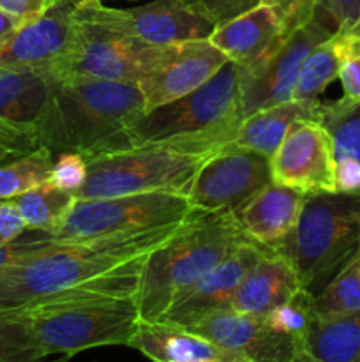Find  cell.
Masks as SVG:
<instances>
[{
  "label": "cell",
  "instance_id": "7c38bea8",
  "mask_svg": "<svg viewBox=\"0 0 360 362\" xmlns=\"http://www.w3.org/2000/svg\"><path fill=\"white\" fill-rule=\"evenodd\" d=\"M270 182V159L228 144L201 165L187 200L196 211L235 212Z\"/></svg>",
  "mask_w": 360,
  "mask_h": 362
},
{
  "label": "cell",
  "instance_id": "d6986e66",
  "mask_svg": "<svg viewBox=\"0 0 360 362\" xmlns=\"http://www.w3.org/2000/svg\"><path fill=\"white\" fill-rule=\"evenodd\" d=\"M306 193L272 180L235 211L242 232L267 250H277L299 221Z\"/></svg>",
  "mask_w": 360,
  "mask_h": 362
},
{
  "label": "cell",
  "instance_id": "3957f363",
  "mask_svg": "<svg viewBox=\"0 0 360 362\" xmlns=\"http://www.w3.org/2000/svg\"><path fill=\"white\" fill-rule=\"evenodd\" d=\"M249 237L233 211H196L147 258L134 296L140 320L157 322L169 306Z\"/></svg>",
  "mask_w": 360,
  "mask_h": 362
},
{
  "label": "cell",
  "instance_id": "e0dca14e",
  "mask_svg": "<svg viewBox=\"0 0 360 362\" xmlns=\"http://www.w3.org/2000/svg\"><path fill=\"white\" fill-rule=\"evenodd\" d=\"M267 251V247L254 240H244L226 260H222L217 267L212 269L191 288H187L166 310L161 320L187 329L207 315L229 310V303L236 288L242 285L251 269L260 262V258Z\"/></svg>",
  "mask_w": 360,
  "mask_h": 362
},
{
  "label": "cell",
  "instance_id": "8fae6325",
  "mask_svg": "<svg viewBox=\"0 0 360 362\" xmlns=\"http://www.w3.org/2000/svg\"><path fill=\"white\" fill-rule=\"evenodd\" d=\"M78 20V18H76ZM164 45H147L78 20V34L67 55L49 73L60 80H106L138 83Z\"/></svg>",
  "mask_w": 360,
  "mask_h": 362
},
{
  "label": "cell",
  "instance_id": "603a6c76",
  "mask_svg": "<svg viewBox=\"0 0 360 362\" xmlns=\"http://www.w3.org/2000/svg\"><path fill=\"white\" fill-rule=\"evenodd\" d=\"M320 103V99H314V101L292 99V101L251 113L239 124L229 145L258 152L270 159L293 122L296 120H316L318 122Z\"/></svg>",
  "mask_w": 360,
  "mask_h": 362
},
{
  "label": "cell",
  "instance_id": "ab89813d",
  "mask_svg": "<svg viewBox=\"0 0 360 362\" xmlns=\"http://www.w3.org/2000/svg\"><path fill=\"white\" fill-rule=\"evenodd\" d=\"M20 23H18L14 18H11L9 14H6L4 11H0V49L6 46V42L13 37L14 32L18 30Z\"/></svg>",
  "mask_w": 360,
  "mask_h": 362
},
{
  "label": "cell",
  "instance_id": "4dcf8cb0",
  "mask_svg": "<svg viewBox=\"0 0 360 362\" xmlns=\"http://www.w3.org/2000/svg\"><path fill=\"white\" fill-rule=\"evenodd\" d=\"M346 34V60L339 71L342 87V98L360 103V27L344 32Z\"/></svg>",
  "mask_w": 360,
  "mask_h": 362
},
{
  "label": "cell",
  "instance_id": "ba28073f",
  "mask_svg": "<svg viewBox=\"0 0 360 362\" xmlns=\"http://www.w3.org/2000/svg\"><path fill=\"white\" fill-rule=\"evenodd\" d=\"M187 197L176 193H141L74 202L53 243H85L116 235L150 232L180 225L193 214Z\"/></svg>",
  "mask_w": 360,
  "mask_h": 362
},
{
  "label": "cell",
  "instance_id": "8d00e7d4",
  "mask_svg": "<svg viewBox=\"0 0 360 362\" xmlns=\"http://www.w3.org/2000/svg\"><path fill=\"white\" fill-rule=\"evenodd\" d=\"M55 2L56 0H0V11L23 25L44 14Z\"/></svg>",
  "mask_w": 360,
  "mask_h": 362
},
{
  "label": "cell",
  "instance_id": "6da1fadb",
  "mask_svg": "<svg viewBox=\"0 0 360 362\" xmlns=\"http://www.w3.org/2000/svg\"><path fill=\"white\" fill-rule=\"evenodd\" d=\"M180 225L85 243L48 239L0 274V310H27L74 297H134L147 258Z\"/></svg>",
  "mask_w": 360,
  "mask_h": 362
},
{
  "label": "cell",
  "instance_id": "7bdbcfd3",
  "mask_svg": "<svg viewBox=\"0 0 360 362\" xmlns=\"http://www.w3.org/2000/svg\"><path fill=\"white\" fill-rule=\"evenodd\" d=\"M320 2H321V0H318V6H320Z\"/></svg>",
  "mask_w": 360,
  "mask_h": 362
},
{
  "label": "cell",
  "instance_id": "836d02e7",
  "mask_svg": "<svg viewBox=\"0 0 360 362\" xmlns=\"http://www.w3.org/2000/svg\"><path fill=\"white\" fill-rule=\"evenodd\" d=\"M260 4L277 11L289 32L313 20L318 11V0H260Z\"/></svg>",
  "mask_w": 360,
  "mask_h": 362
},
{
  "label": "cell",
  "instance_id": "484cf974",
  "mask_svg": "<svg viewBox=\"0 0 360 362\" xmlns=\"http://www.w3.org/2000/svg\"><path fill=\"white\" fill-rule=\"evenodd\" d=\"M23 218L28 232H41L52 235L73 209L76 197L71 191L60 189L53 182L28 189L27 193L11 200Z\"/></svg>",
  "mask_w": 360,
  "mask_h": 362
},
{
  "label": "cell",
  "instance_id": "52a82bcc",
  "mask_svg": "<svg viewBox=\"0 0 360 362\" xmlns=\"http://www.w3.org/2000/svg\"><path fill=\"white\" fill-rule=\"evenodd\" d=\"M240 66L228 62L201 87L145 112L129 127L133 147L172 140L232 141L242 122L239 113Z\"/></svg>",
  "mask_w": 360,
  "mask_h": 362
},
{
  "label": "cell",
  "instance_id": "ee69618b",
  "mask_svg": "<svg viewBox=\"0 0 360 362\" xmlns=\"http://www.w3.org/2000/svg\"><path fill=\"white\" fill-rule=\"evenodd\" d=\"M359 27H360V21H359ZM359 27H356V28H359Z\"/></svg>",
  "mask_w": 360,
  "mask_h": 362
},
{
  "label": "cell",
  "instance_id": "44dd1931",
  "mask_svg": "<svg viewBox=\"0 0 360 362\" xmlns=\"http://www.w3.org/2000/svg\"><path fill=\"white\" fill-rule=\"evenodd\" d=\"M300 286L295 269L286 257L268 250L236 288L229 310L242 315L265 317L295 296Z\"/></svg>",
  "mask_w": 360,
  "mask_h": 362
},
{
  "label": "cell",
  "instance_id": "cb8c5ba5",
  "mask_svg": "<svg viewBox=\"0 0 360 362\" xmlns=\"http://www.w3.org/2000/svg\"><path fill=\"white\" fill-rule=\"evenodd\" d=\"M302 352L316 362H360V313L314 317Z\"/></svg>",
  "mask_w": 360,
  "mask_h": 362
},
{
  "label": "cell",
  "instance_id": "bcb514c9",
  "mask_svg": "<svg viewBox=\"0 0 360 362\" xmlns=\"http://www.w3.org/2000/svg\"><path fill=\"white\" fill-rule=\"evenodd\" d=\"M131 2H133V0H131Z\"/></svg>",
  "mask_w": 360,
  "mask_h": 362
},
{
  "label": "cell",
  "instance_id": "2e32d148",
  "mask_svg": "<svg viewBox=\"0 0 360 362\" xmlns=\"http://www.w3.org/2000/svg\"><path fill=\"white\" fill-rule=\"evenodd\" d=\"M187 331L251 362H293L302 352L295 338L272 329L263 317L233 310L207 315Z\"/></svg>",
  "mask_w": 360,
  "mask_h": 362
},
{
  "label": "cell",
  "instance_id": "30bf717a",
  "mask_svg": "<svg viewBox=\"0 0 360 362\" xmlns=\"http://www.w3.org/2000/svg\"><path fill=\"white\" fill-rule=\"evenodd\" d=\"M76 18L147 45H175L207 39L215 28L187 0H152L127 9L108 7L102 0H80Z\"/></svg>",
  "mask_w": 360,
  "mask_h": 362
},
{
  "label": "cell",
  "instance_id": "4fadbf2b",
  "mask_svg": "<svg viewBox=\"0 0 360 362\" xmlns=\"http://www.w3.org/2000/svg\"><path fill=\"white\" fill-rule=\"evenodd\" d=\"M272 180L302 193H337L328 131L316 120H296L270 156Z\"/></svg>",
  "mask_w": 360,
  "mask_h": 362
},
{
  "label": "cell",
  "instance_id": "d590c367",
  "mask_svg": "<svg viewBox=\"0 0 360 362\" xmlns=\"http://www.w3.org/2000/svg\"><path fill=\"white\" fill-rule=\"evenodd\" d=\"M318 7L332 18L337 32H348L359 27L360 0H321Z\"/></svg>",
  "mask_w": 360,
  "mask_h": 362
},
{
  "label": "cell",
  "instance_id": "ac0fdd59",
  "mask_svg": "<svg viewBox=\"0 0 360 362\" xmlns=\"http://www.w3.org/2000/svg\"><path fill=\"white\" fill-rule=\"evenodd\" d=\"M289 34L292 32L286 28L277 11L258 4L247 13L215 27L208 41L232 62L246 67L263 59Z\"/></svg>",
  "mask_w": 360,
  "mask_h": 362
},
{
  "label": "cell",
  "instance_id": "d4e9b609",
  "mask_svg": "<svg viewBox=\"0 0 360 362\" xmlns=\"http://www.w3.org/2000/svg\"><path fill=\"white\" fill-rule=\"evenodd\" d=\"M346 34L335 32L332 37L318 45L300 66L299 78L293 88L295 101H314L325 88L339 78L346 60Z\"/></svg>",
  "mask_w": 360,
  "mask_h": 362
},
{
  "label": "cell",
  "instance_id": "f546056e",
  "mask_svg": "<svg viewBox=\"0 0 360 362\" xmlns=\"http://www.w3.org/2000/svg\"><path fill=\"white\" fill-rule=\"evenodd\" d=\"M313 317L314 297L307 290L300 288L288 303L275 308L274 311L265 315L263 318L272 329L295 338L300 343V349H302V339L306 338Z\"/></svg>",
  "mask_w": 360,
  "mask_h": 362
},
{
  "label": "cell",
  "instance_id": "f1b7e54d",
  "mask_svg": "<svg viewBox=\"0 0 360 362\" xmlns=\"http://www.w3.org/2000/svg\"><path fill=\"white\" fill-rule=\"evenodd\" d=\"M0 359L4 362L42 361L23 310H0Z\"/></svg>",
  "mask_w": 360,
  "mask_h": 362
},
{
  "label": "cell",
  "instance_id": "7a4b0ae2",
  "mask_svg": "<svg viewBox=\"0 0 360 362\" xmlns=\"http://www.w3.org/2000/svg\"><path fill=\"white\" fill-rule=\"evenodd\" d=\"M147 112L136 83L52 80L37 140L53 156L80 154L85 161L133 148L129 127Z\"/></svg>",
  "mask_w": 360,
  "mask_h": 362
},
{
  "label": "cell",
  "instance_id": "8992f818",
  "mask_svg": "<svg viewBox=\"0 0 360 362\" xmlns=\"http://www.w3.org/2000/svg\"><path fill=\"white\" fill-rule=\"evenodd\" d=\"M28 329L42 359L129 343L140 313L134 297H74L27 308Z\"/></svg>",
  "mask_w": 360,
  "mask_h": 362
},
{
  "label": "cell",
  "instance_id": "f6af8a7d",
  "mask_svg": "<svg viewBox=\"0 0 360 362\" xmlns=\"http://www.w3.org/2000/svg\"><path fill=\"white\" fill-rule=\"evenodd\" d=\"M0 362H4V361H2V359H0Z\"/></svg>",
  "mask_w": 360,
  "mask_h": 362
},
{
  "label": "cell",
  "instance_id": "74e56055",
  "mask_svg": "<svg viewBox=\"0 0 360 362\" xmlns=\"http://www.w3.org/2000/svg\"><path fill=\"white\" fill-rule=\"evenodd\" d=\"M25 232L28 230L13 202L0 200V246L20 239Z\"/></svg>",
  "mask_w": 360,
  "mask_h": 362
},
{
  "label": "cell",
  "instance_id": "5b68a950",
  "mask_svg": "<svg viewBox=\"0 0 360 362\" xmlns=\"http://www.w3.org/2000/svg\"><path fill=\"white\" fill-rule=\"evenodd\" d=\"M359 240V194L311 193L296 225L274 251L286 257L300 286L316 297L352 258Z\"/></svg>",
  "mask_w": 360,
  "mask_h": 362
},
{
  "label": "cell",
  "instance_id": "f35d334b",
  "mask_svg": "<svg viewBox=\"0 0 360 362\" xmlns=\"http://www.w3.org/2000/svg\"><path fill=\"white\" fill-rule=\"evenodd\" d=\"M49 235L46 237H35V239H25V237H20V239L13 240V243L6 244V246H0V274L4 271L11 267V265L16 264L20 258H23L25 255L32 253L35 251L37 247L44 246L48 243Z\"/></svg>",
  "mask_w": 360,
  "mask_h": 362
},
{
  "label": "cell",
  "instance_id": "e575fe53",
  "mask_svg": "<svg viewBox=\"0 0 360 362\" xmlns=\"http://www.w3.org/2000/svg\"><path fill=\"white\" fill-rule=\"evenodd\" d=\"M41 148L35 134L0 119V156H23Z\"/></svg>",
  "mask_w": 360,
  "mask_h": 362
},
{
  "label": "cell",
  "instance_id": "9a60e30c",
  "mask_svg": "<svg viewBox=\"0 0 360 362\" xmlns=\"http://www.w3.org/2000/svg\"><path fill=\"white\" fill-rule=\"evenodd\" d=\"M78 2L80 0H56L44 14L20 25L0 49V66L37 71L49 76L74 45Z\"/></svg>",
  "mask_w": 360,
  "mask_h": 362
},
{
  "label": "cell",
  "instance_id": "9c48e42d",
  "mask_svg": "<svg viewBox=\"0 0 360 362\" xmlns=\"http://www.w3.org/2000/svg\"><path fill=\"white\" fill-rule=\"evenodd\" d=\"M335 32L337 27L332 18L318 7L313 20L295 28L263 59L251 66H240V119L244 120L254 112L292 101L300 66L306 57Z\"/></svg>",
  "mask_w": 360,
  "mask_h": 362
},
{
  "label": "cell",
  "instance_id": "277c9868",
  "mask_svg": "<svg viewBox=\"0 0 360 362\" xmlns=\"http://www.w3.org/2000/svg\"><path fill=\"white\" fill-rule=\"evenodd\" d=\"M228 141L172 140L112 152L87 161V179L74 193L78 200L141 193H176L187 197L194 175Z\"/></svg>",
  "mask_w": 360,
  "mask_h": 362
},
{
  "label": "cell",
  "instance_id": "5bb4252c",
  "mask_svg": "<svg viewBox=\"0 0 360 362\" xmlns=\"http://www.w3.org/2000/svg\"><path fill=\"white\" fill-rule=\"evenodd\" d=\"M228 60L208 37L164 45L154 66L136 83L147 112L196 90Z\"/></svg>",
  "mask_w": 360,
  "mask_h": 362
},
{
  "label": "cell",
  "instance_id": "d6a6232c",
  "mask_svg": "<svg viewBox=\"0 0 360 362\" xmlns=\"http://www.w3.org/2000/svg\"><path fill=\"white\" fill-rule=\"evenodd\" d=\"M196 11L212 21L215 27L247 13L260 4V0H187Z\"/></svg>",
  "mask_w": 360,
  "mask_h": 362
},
{
  "label": "cell",
  "instance_id": "4316f807",
  "mask_svg": "<svg viewBox=\"0 0 360 362\" xmlns=\"http://www.w3.org/2000/svg\"><path fill=\"white\" fill-rule=\"evenodd\" d=\"M55 156L46 147L16 156L0 165V200H13L28 189L48 182Z\"/></svg>",
  "mask_w": 360,
  "mask_h": 362
},
{
  "label": "cell",
  "instance_id": "7402d4cb",
  "mask_svg": "<svg viewBox=\"0 0 360 362\" xmlns=\"http://www.w3.org/2000/svg\"><path fill=\"white\" fill-rule=\"evenodd\" d=\"M318 122L330 134L337 191L360 197V103L321 101Z\"/></svg>",
  "mask_w": 360,
  "mask_h": 362
},
{
  "label": "cell",
  "instance_id": "b9f144b4",
  "mask_svg": "<svg viewBox=\"0 0 360 362\" xmlns=\"http://www.w3.org/2000/svg\"><path fill=\"white\" fill-rule=\"evenodd\" d=\"M69 359H71L69 356H64V357H60V359H55V361H44V359H42L39 362H69Z\"/></svg>",
  "mask_w": 360,
  "mask_h": 362
},
{
  "label": "cell",
  "instance_id": "ffe728a7",
  "mask_svg": "<svg viewBox=\"0 0 360 362\" xmlns=\"http://www.w3.org/2000/svg\"><path fill=\"white\" fill-rule=\"evenodd\" d=\"M127 346L152 362H249L168 322H138Z\"/></svg>",
  "mask_w": 360,
  "mask_h": 362
},
{
  "label": "cell",
  "instance_id": "1f68e13d",
  "mask_svg": "<svg viewBox=\"0 0 360 362\" xmlns=\"http://www.w3.org/2000/svg\"><path fill=\"white\" fill-rule=\"evenodd\" d=\"M85 179H87V161L83 156L69 154V152L55 156L49 182L74 194L85 182Z\"/></svg>",
  "mask_w": 360,
  "mask_h": 362
},
{
  "label": "cell",
  "instance_id": "60d3db41",
  "mask_svg": "<svg viewBox=\"0 0 360 362\" xmlns=\"http://www.w3.org/2000/svg\"><path fill=\"white\" fill-rule=\"evenodd\" d=\"M293 362H316V361H313L309 356H306L304 352H300L299 356L295 357V361H293Z\"/></svg>",
  "mask_w": 360,
  "mask_h": 362
},
{
  "label": "cell",
  "instance_id": "83f0119b",
  "mask_svg": "<svg viewBox=\"0 0 360 362\" xmlns=\"http://www.w3.org/2000/svg\"><path fill=\"white\" fill-rule=\"evenodd\" d=\"M314 311L320 315L360 313V240L344 267L314 297Z\"/></svg>",
  "mask_w": 360,
  "mask_h": 362
}]
</instances>
